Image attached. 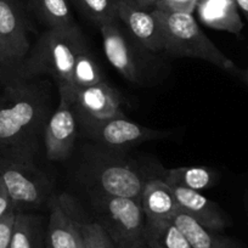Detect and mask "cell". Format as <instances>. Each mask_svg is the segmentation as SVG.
Returning a JSON list of instances; mask_svg holds the SVG:
<instances>
[{
	"label": "cell",
	"mask_w": 248,
	"mask_h": 248,
	"mask_svg": "<svg viewBox=\"0 0 248 248\" xmlns=\"http://www.w3.org/2000/svg\"><path fill=\"white\" fill-rule=\"evenodd\" d=\"M85 46L87 40L78 26L70 30H47L13 73L22 79L50 76L57 87H70L76 59Z\"/></svg>",
	"instance_id": "2"
},
{
	"label": "cell",
	"mask_w": 248,
	"mask_h": 248,
	"mask_svg": "<svg viewBox=\"0 0 248 248\" xmlns=\"http://www.w3.org/2000/svg\"><path fill=\"white\" fill-rule=\"evenodd\" d=\"M104 80L105 78L99 63L89 51L88 46H85L76 59L72 76H71V84L68 88L82 89V88L99 84Z\"/></svg>",
	"instance_id": "22"
},
{
	"label": "cell",
	"mask_w": 248,
	"mask_h": 248,
	"mask_svg": "<svg viewBox=\"0 0 248 248\" xmlns=\"http://www.w3.org/2000/svg\"><path fill=\"white\" fill-rule=\"evenodd\" d=\"M197 0H157L154 9L169 13L192 14L196 10Z\"/></svg>",
	"instance_id": "25"
},
{
	"label": "cell",
	"mask_w": 248,
	"mask_h": 248,
	"mask_svg": "<svg viewBox=\"0 0 248 248\" xmlns=\"http://www.w3.org/2000/svg\"><path fill=\"white\" fill-rule=\"evenodd\" d=\"M11 211H15V208H14L13 202H11L3 183L0 180V218Z\"/></svg>",
	"instance_id": "27"
},
{
	"label": "cell",
	"mask_w": 248,
	"mask_h": 248,
	"mask_svg": "<svg viewBox=\"0 0 248 248\" xmlns=\"http://www.w3.org/2000/svg\"><path fill=\"white\" fill-rule=\"evenodd\" d=\"M35 15L47 30H70L77 22L71 10L70 0H30Z\"/></svg>",
	"instance_id": "19"
},
{
	"label": "cell",
	"mask_w": 248,
	"mask_h": 248,
	"mask_svg": "<svg viewBox=\"0 0 248 248\" xmlns=\"http://www.w3.org/2000/svg\"><path fill=\"white\" fill-rule=\"evenodd\" d=\"M163 38V50L174 57H189L209 62L228 72L236 65L204 34L192 14L169 13L152 9Z\"/></svg>",
	"instance_id": "3"
},
{
	"label": "cell",
	"mask_w": 248,
	"mask_h": 248,
	"mask_svg": "<svg viewBox=\"0 0 248 248\" xmlns=\"http://www.w3.org/2000/svg\"><path fill=\"white\" fill-rule=\"evenodd\" d=\"M84 218L71 197L52 199L45 228V248H83L82 224Z\"/></svg>",
	"instance_id": "10"
},
{
	"label": "cell",
	"mask_w": 248,
	"mask_h": 248,
	"mask_svg": "<svg viewBox=\"0 0 248 248\" xmlns=\"http://www.w3.org/2000/svg\"><path fill=\"white\" fill-rule=\"evenodd\" d=\"M10 248H45L43 219L35 213L17 212Z\"/></svg>",
	"instance_id": "18"
},
{
	"label": "cell",
	"mask_w": 248,
	"mask_h": 248,
	"mask_svg": "<svg viewBox=\"0 0 248 248\" xmlns=\"http://www.w3.org/2000/svg\"><path fill=\"white\" fill-rule=\"evenodd\" d=\"M79 176L92 194L125 197L139 201L149 180L134 164L108 155H93L84 162Z\"/></svg>",
	"instance_id": "4"
},
{
	"label": "cell",
	"mask_w": 248,
	"mask_h": 248,
	"mask_svg": "<svg viewBox=\"0 0 248 248\" xmlns=\"http://www.w3.org/2000/svg\"><path fill=\"white\" fill-rule=\"evenodd\" d=\"M140 204L146 217V224L170 221L179 212L173 189L163 179H151L145 184Z\"/></svg>",
	"instance_id": "15"
},
{
	"label": "cell",
	"mask_w": 248,
	"mask_h": 248,
	"mask_svg": "<svg viewBox=\"0 0 248 248\" xmlns=\"http://www.w3.org/2000/svg\"><path fill=\"white\" fill-rule=\"evenodd\" d=\"M118 20L138 44L149 51H163V38L152 10L118 0Z\"/></svg>",
	"instance_id": "13"
},
{
	"label": "cell",
	"mask_w": 248,
	"mask_h": 248,
	"mask_svg": "<svg viewBox=\"0 0 248 248\" xmlns=\"http://www.w3.org/2000/svg\"><path fill=\"white\" fill-rule=\"evenodd\" d=\"M0 180L18 213H33L49 197V180L32 159L0 157Z\"/></svg>",
	"instance_id": "6"
},
{
	"label": "cell",
	"mask_w": 248,
	"mask_h": 248,
	"mask_svg": "<svg viewBox=\"0 0 248 248\" xmlns=\"http://www.w3.org/2000/svg\"><path fill=\"white\" fill-rule=\"evenodd\" d=\"M83 248H84V246H83Z\"/></svg>",
	"instance_id": "33"
},
{
	"label": "cell",
	"mask_w": 248,
	"mask_h": 248,
	"mask_svg": "<svg viewBox=\"0 0 248 248\" xmlns=\"http://www.w3.org/2000/svg\"><path fill=\"white\" fill-rule=\"evenodd\" d=\"M102 38V47L112 67L117 72L132 83L139 84L141 82L139 59L135 49L130 44L129 34L122 28L118 21L105 23L100 26Z\"/></svg>",
	"instance_id": "12"
},
{
	"label": "cell",
	"mask_w": 248,
	"mask_h": 248,
	"mask_svg": "<svg viewBox=\"0 0 248 248\" xmlns=\"http://www.w3.org/2000/svg\"><path fill=\"white\" fill-rule=\"evenodd\" d=\"M96 223L118 248L146 247V217L139 201L92 194Z\"/></svg>",
	"instance_id": "5"
},
{
	"label": "cell",
	"mask_w": 248,
	"mask_h": 248,
	"mask_svg": "<svg viewBox=\"0 0 248 248\" xmlns=\"http://www.w3.org/2000/svg\"><path fill=\"white\" fill-rule=\"evenodd\" d=\"M144 248H149V247H144Z\"/></svg>",
	"instance_id": "32"
},
{
	"label": "cell",
	"mask_w": 248,
	"mask_h": 248,
	"mask_svg": "<svg viewBox=\"0 0 248 248\" xmlns=\"http://www.w3.org/2000/svg\"><path fill=\"white\" fill-rule=\"evenodd\" d=\"M127 1L147 10H152L155 8V0H127Z\"/></svg>",
	"instance_id": "28"
},
{
	"label": "cell",
	"mask_w": 248,
	"mask_h": 248,
	"mask_svg": "<svg viewBox=\"0 0 248 248\" xmlns=\"http://www.w3.org/2000/svg\"><path fill=\"white\" fill-rule=\"evenodd\" d=\"M145 241L149 248H192L189 240L173 220L146 224Z\"/></svg>",
	"instance_id": "21"
},
{
	"label": "cell",
	"mask_w": 248,
	"mask_h": 248,
	"mask_svg": "<svg viewBox=\"0 0 248 248\" xmlns=\"http://www.w3.org/2000/svg\"><path fill=\"white\" fill-rule=\"evenodd\" d=\"M78 124L84 135H88L111 150L127 149L149 140L163 138L167 134L162 130L144 127L137 122L128 119L125 116L105 121L85 119L78 121Z\"/></svg>",
	"instance_id": "8"
},
{
	"label": "cell",
	"mask_w": 248,
	"mask_h": 248,
	"mask_svg": "<svg viewBox=\"0 0 248 248\" xmlns=\"http://www.w3.org/2000/svg\"><path fill=\"white\" fill-rule=\"evenodd\" d=\"M197 15L203 25L238 35L243 28L235 0H197Z\"/></svg>",
	"instance_id": "16"
},
{
	"label": "cell",
	"mask_w": 248,
	"mask_h": 248,
	"mask_svg": "<svg viewBox=\"0 0 248 248\" xmlns=\"http://www.w3.org/2000/svg\"><path fill=\"white\" fill-rule=\"evenodd\" d=\"M173 221L183 231L192 248H245L238 241L223 235L220 231L204 228L180 211L175 214Z\"/></svg>",
	"instance_id": "17"
},
{
	"label": "cell",
	"mask_w": 248,
	"mask_h": 248,
	"mask_svg": "<svg viewBox=\"0 0 248 248\" xmlns=\"http://www.w3.org/2000/svg\"><path fill=\"white\" fill-rule=\"evenodd\" d=\"M17 212L11 211L0 218V248H10Z\"/></svg>",
	"instance_id": "26"
},
{
	"label": "cell",
	"mask_w": 248,
	"mask_h": 248,
	"mask_svg": "<svg viewBox=\"0 0 248 248\" xmlns=\"http://www.w3.org/2000/svg\"><path fill=\"white\" fill-rule=\"evenodd\" d=\"M238 6V10H241L248 21V0H235Z\"/></svg>",
	"instance_id": "29"
},
{
	"label": "cell",
	"mask_w": 248,
	"mask_h": 248,
	"mask_svg": "<svg viewBox=\"0 0 248 248\" xmlns=\"http://www.w3.org/2000/svg\"><path fill=\"white\" fill-rule=\"evenodd\" d=\"M31 50L25 16L14 0H0V71L13 73Z\"/></svg>",
	"instance_id": "7"
},
{
	"label": "cell",
	"mask_w": 248,
	"mask_h": 248,
	"mask_svg": "<svg viewBox=\"0 0 248 248\" xmlns=\"http://www.w3.org/2000/svg\"><path fill=\"white\" fill-rule=\"evenodd\" d=\"M9 75L0 71V157L32 159L45 104L35 84Z\"/></svg>",
	"instance_id": "1"
},
{
	"label": "cell",
	"mask_w": 248,
	"mask_h": 248,
	"mask_svg": "<svg viewBox=\"0 0 248 248\" xmlns=\"http://www.w3.org/2000/svg\"><path fill=\"white\" fill-rule=\"evenodd\" d=\"M66 88L70 90L77 121H105L125 116L121 108V94L116 88L111 87L105 80L82 89Z\"/></svg>",
	"instance_id": "11"
},
{
	"label": "cell",
	"mask_w": 248,
	"mask_h": 248,
	"mask_svg": "<svg viewBox=\"0 0 248 248\" xmlns=\"http://www.w3.org/2000/svg\"><path fill=\"white\" fill-rule=\"evenodd\" d=\"M156 1H157V0H155V4H156Z\"/></svg>",
	"instance_id": "31"
},
{
	"label": "cell",
	"mask_w": 248,
	"mask_h": 248,
	"mask_svg": "<svg viewBox=\"0 0 248 248\" xmlns=\"http://www.w3.org/2000/svg\"><path fill=\"white\" fill-rule=\"evenodd\" d=\"M76 8L100 27L105 23L118 21V0H70Z\"/></svg>",
	"instance_id": "23"
},
{
	"label": "cell",
	"mask_w": 248,
	"mask_h": 248,
	"mask_svg": "<svg viewBox=\"0 0 248 248\" xmlns=\"http://www.w3.org/2000/svg\"><path fill=\"white\" fill-rule=\"evenodd\" d=\"M163 180L171 187L202 191L217 181V173L207 167H179L166 170Z\"/></svg>",
	"instance_id": "20"
},
{
	"label": "cell",
	"mask_w": 248,
	"mask_h": 248,
	"mask_svg": "<svg viewBox=\"0 0 248 248\" xmlns=\"http://www.w3.org/2000/svg\"><path fill=\"white\" fill-rule=\"evenodd\" d=\"M82 237L84 248H118L96 221H87L84 219L82 224Z\"/></svg>",
	"instance_id": "24"
},
{
	"label": "cell",
	"mask_w": 248,
	"mask_h": 248,
	"mask_svg": "<svg viewBox=\"0 0 248 248\" xmlns=\"http://www.w3.org/2000/svg\"><path fill=\"white\" fill-rule=\"evenodd\" d=\"M246 78H247V80H248V68H247V73H246Z\"/></svg>",
	"instance_id": "30"
},
{
	"label": "cell",
	"mask_w": 248,
	"mask_h": 248,
	"mask_svg": "<svg viewBox=\"0 0 248 248\" xmlns=\"http://www.w3.org/2000/svg\"><path fill=\"white\" fill-rule=\"evenodd\" d=\"M178 202L179 211L191 217L192 219L207 229L214 231H223L231 224L225 212L214 201L207 199L201 191L171 187Z\"/></svg>",
	"instance_id": "14"
},
{
	"label": "cell",
	"mask_w": 248,
	"mask_h": 248,
	"mask_svg": "<svg viewBox=\"0 0 248 248\" xmlns=\"http://www.w3.org/2000/svg\"><path fill=\"white\" fill-rule=\"evenodd\" d=\"M59 88L60 102L44 125V144L50 161H66L72 154L78 132V121L70 90Z\"/></svg>",
	"instance_id": "9"
}]
</instances>
